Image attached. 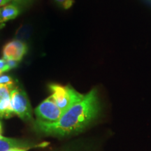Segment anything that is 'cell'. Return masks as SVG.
I'll use <instances>...</instances> for the list:
<instances>
[{"label": "cell", "mask_w": 151, "mask_h": 151, "mask_svg": "<svg viewBox=\"0 0 151 151\" xmlns=\"http://www.w3.org/2000/svg\"><path fill=\"white\" fill-rule=\"evenodd\" d=\"M99 103L96 89H92L83 99L66 111L58 121L45 122L37 120L35 127L47 135L65 137L82 131L97 116Z\"/></svg>", "instance_id": "6da1fadb"}, {"label": "cell", "mask_w": 151, "mask_h": 151, "mask_svg": "<svg viewBox=\"0 0 151 151\" xmlns=\"http://www.w3.org/2000/svg\"><path fill=\"white\" fill-rule=\"evenodd\" d=\"M49 89L52 92L51 97L63 113L76 104L83 99L85 95L79 93L72 87L50 84Z\"/></svg>", "instance_id": "7a4b0ae2"}, {"label": "cell", "mask_w": 151, "mask_h": 151, "mask_svg": "<svg viewBox=\"0 0 151 151\" xmlns=\"http://www.w3.org/2000/svg\"><path fill=\"white\" fill-rule=\"evenodd\" d=\"M11 103L14 114L24 121L32 120L31 105L26 92L21 88H16L11 93Z\"/></svg>", "instance_id": "3957f363"}, {"label": "cell", "mask_w": 151, "mask_h": 151, "mask_svg": "<svg viewBox=\"0 0 151 151\" xmlns=\"http://www.w3.org/2000/svg\"><path fill=\"white\" fill-rule=\"evenodd\" d=\"M35 113L38 120L45 122L58 121L63 114V112L58 106L51 96L48 97L38 106L35 109Z\"/></svg>", "instance_id": "277c9868"}, {"label": "cell", "mask_w": 151, "mask_h": 151, "mask_svg": "<svg viewBox=\"0 0 151 151\" xmlns=\"http://www.w3.org/2000/svg\"><path fill=\"white\" fill-rule=\"evenodd\" d=\"M27 52V46L23 41L15 39L5 44L2 50L3 58L20 62Z\"/></svg>", "instance_id": "5b68a950"}, {"label": "cell", "mask_w": 151, "mask_h": 151, "mask_svg": "<svg viewBox=\"0 0 151 151\" xmlns=\"http://www.w3.org/2000/svg\"><path fill=\"white\" fill-rule=\"evenodd\" d=\"M20 9L15 4H7L0 7V23H5L16 18L19 15Z\"/></svg>", "instance_id": "8992f818"}, {"label": "cell", "mask_w": 151, "mask_h": 151, "mask_svg": "<svg viewBox=\"0 0 151 151\" xmlns=\"http://www.w3.org/2000/svg\"><path fill=\"white\" fill-rule=\"evenodd\" d=\"M29 146L27 141L23 140L6 137L0 139V151H8L14 148H29Z\"/></svg>", "instance_id": "52a82bcc"}, {"label": "cell", "mask_w": 151, "mask_h": 151, "mask_svg": "<svg viewBox=\"0 0 151 151\" xmlns=\"http://www.w3.org/2000/svg\"><path fill=\"white\" fill-rule=\"evenodd\" d=\"M14 114L11 106V98L0 99V118H9Z\"/></svg>", "instance_id": "ba28073f"}, {"label": "cell", "mask_w": 151, "mask_h": 151, "mask_svg": "<svg viewBox=\"0 0 151 151\" xmlns=\"http://www.w3.org/2000/svg\"><path fill=\"white\" fill-rule=\"evenodd\" d=\"M16 87L0 84V99L11 98V93Z\"/></svg>", "instance_id": "9c48e42d"}, {"label": "cell", "mask_w": 151, "mask_h": 151, "mask_svg": "<svg viewBox=\"0 0 151 151\" xmlns=\"http://www.w3.org/2000/svg\"><path fill=\"white\" fill-rule=\"evenodd\" d=\"M0 84L7 85V86H15V81L13 78L8 75L0 76Z\"/></svg>", "instance_id": "30bf717a"}, {"label": "cell", "mask_w": 151, "mask_h": 151, "mask_svg": "<svg viewBox=\"0 0 151 151\" xmlns=\"http://www.w3.org/2000/svg\"><path fill=\"white\" fill-rule=\"evenodd\" d=\"M55 1L65 9L70 8L73 3V0H55Z\"/></svg>", "instance_id": "8fae6325"}, {"label": "cell", "mask_w": 151, "mask_h": 151, "mask_svg": "<svg viewBox=\"0 0 151 151\" xmlns=\"http://www.w3.org/2000/svg\"><path fill=\"white\" fill-rule=\"evenodd\" d=\"M10 70V68L7 65L6 61L4 58L0 59V76L2 75V73L6 72Z\"/></svg>", "instance_id": "7c38bea8"}, {"label": "cell", "mask_w": 151, "mask_h": 151, "mask_svg": "<svg viewBox=\"0 0 151 151\" xmlns=\"http://www.w3.org/2000/svg\"><path fill=\"white\" fill-rule=\"evenodd\" d=\"M6 61L7 65L9 66V67L10 68V69H14V68L18 67V62L15 61V60H6Z\"/></svg>", "instance_id": "4fadbf2b"}, {"label": "cell", "mask_w": 151, "mask_h": 151, "mask_svg": "<svg viewBox=\"0 0 151 151\" xmlns=\"http://www.w3.org/2000/svg\"><path fill=\"white\" fill-rule=\"evenodd\" d=\"M29 148H14L8 151H27Z\"/></svg>", "instance_id": "5bb4252c"}, {"label": "cell", "mask_w": 151, "mask_h": 151, "mask_svg": "<svg viewBox=\"0 0 151 151\" xmlns=\"http://www.w3.org/2000/svg\"><path fill=\"white\" fill-rule=\"evenodd\" d=\"M10 1H11V0H0V7H2L6 5Z\"/></svg>", "instance_id": "9a60e30c"}, {"label": "cell", "mask_w": 151, "mask_h": 151, "mask_svg": "<svg viewBox=\"0 0 151 151\" xmlns=\"http://www.w3.org/2000/svg\"><path fill=\"white\" fill-rule=\"evenodd\" d=\"M2 138H4V137L1 135V127L0 125V139H2Z\"/></svg>", "instance_id": "2e32d148"}, {"label": "cell", "mask_w": 151, "mask_h": 151, "mask_svg": "<svg viewBox=\"0 0 151 151\" xmlns=\"http://www.w3.org/2000/svg\"><path fill=\"white\" fill-rule=\"evenodd\" d=\"M14 1H16V2H20V1H24V0H14Z\"/></svg>", "instance_id": "e0dca14e"}]
</instances>
